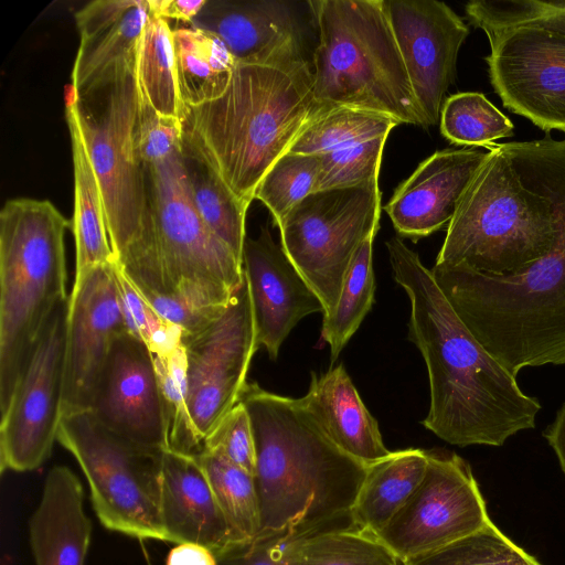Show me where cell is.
Wrapping results in <instances>:
<instances>
[{
    "label": "cell",
    "instance_id": "cell-24",
    "mask_svg": "<svg viewBox=\"0 0 565 565\" xmlns=\"http://www.w3.org/2000/svg\"><path fill=\"white\" fill-rule=\"evenodd\" d=\"M84 489L65 466L53 467L29 522L36 565H85L92 523L84 511Z\"/></svg>",
    "mask_w": 565,
    "mask_h": 565
},
{
    "label": "cell",
    "instance_id": "cell-16",
    "mask_svg": "<svg viewBox=\"0 0 565 565\" xmlns=\"http://www.w3.org/2000/svg\"><path fill=\"white\" fill-rule=\"evenodd\" d=\"M127 331L115 260L74 281L68 298L63 415L90 411L110 349Z\"/></svg>",
    "mask_w": 565,
    "mask_h": 565
},
{
    "label": "cell",
    "instance_id": "cell-9",
    "mask_svg": "<svg viewBox=\"0 0 565 565\" xmlns=\"http://www.w3.org/2000/svg\"><path fill=\"white\" fill-rule=\"evenodd\" d=\"M75 113L103 196L115 262L125 267L139 252L148 210L136 149L139 109L137 64L66 98Z\"/></svg>",
    "mask_w": 565,
    "mask_h": 565
},
{
    "label": "cell",
    "instance_id": "cell-19",
    "mask_svg": "<svg viewBox=\"0 0 565 565\" xmlns=\"http://www.w3.org/2000/svg\"><path fill=\"white\" fill-rule=\"evenodd\" d=\"M243 269L252 301L256 343L275 360L281 343L306 316L324 307L268 226L256 238H245Z\"/></svg>",
    "mask_w": 565,
    "mask_h": 565
},
{
    "label": "cell",
    "instance_id": "cell-3",
    "mask_svg": "<svg viewBox=\"0 0 565 565\" xmlns=\"http://www.w3.org/2000/svg\"><path fill=\"white\" fill-rule=\"evenodd\" d=\"M238 401L255 441L257 537L355 526L351 510L367 466L338 448L298 398L246 382Z\"/></svg>",
    "mask_w": 565,
    "mask_h": 565
},
{
    "label": "cell",
    "instance_id": "cell-23",
    "mask_svg": "<svg viewBox=\"0 0 565 565\" xmlns=\"http://www.w3.org/2000/svg\"><path fill=\"white\" fill-rule=\"evenodd\" d=\"M160 513L167 542L202 545L214 554L234 545L196 457L163 450Z\"/></svg>",
    "mask_w": 565,
    "mask_h": 565
},
{
    "label": "cell",
    "instance_id": "cell-31",
    "mask_svg": "<svg viewBox=\"0 0 565 565\" xmlns=\"http://www.w3.org/2000/svg\"><path fill=\"white\" fill-rule=\"evenodd\" d=\"M137 79L141 94L157 113L182 121L185 106L177 79L173 30L167 20L151 13L139 44Z\"/></svg>",
    "mask_w": 565,
    "mask_h": 565
},
{
    "label": "cell",
    "instance_id": "cell-26",
    "mask_svg": "<svg viewBox=\"0 0 565 565\" xmlns=\"http://www.w3.org/2000/svg\"><path fill=\"white\" fill-rule=\"evenodd\" d=\"M74 167L75 279L81 280L92 269L115 260L110 246L100 186L88 157L75 113L65 106Z\"/></svg>",
    "mask_w": 565,
    "mask_h": 565
},
{
    "label": "cell",
    "instance_id": "cell-15",
    "mask_svg": "<svg viewBox=\"0 0 565 565\" xmlns=\"http://www.w3.org/2000/svg\"><path fill=\"white\" fill-rule=\"evenodd\" d=\"M483 32L490 82L502 105L546 132H565V34L536 25Z\"/></svg>",
    "mask_w": 565,
    "mask_h": 565
},
{
    "label": "cell",
    "instance_id": "cell-28",
    "mask_svg": "<svg viewBox=\"0 0 565 565\" xmlns=\"http://www.w3.org/2000/svg\"><path fill=\"white\" fill-rule=\"evenodd\" d=\"M173 49L185 107L214 100L226 90L237 62L215 34L193 25L175 28Z\"/></svg>",
    "mask_w": 565,
    "mask_h": 565
},
{
    "label": "cell",
    "instance_id": "cell-35",
    "mask_svg": "<svg viewBox=\"0 0 565 565\" xmlns=\"http://www.w3.org/2000/svg\"><path fill=\"white\" fill-rule=\"evenodd\" d=\"M441 135L455 145L489 147L513 135L514 126L483 94L450 95L440 111Z\"/></svg>",
    "mask_w": 565,
    "mask_h": 565
},
{
    "label": "cell",
    "instance_id": "cell-33",
    "mask_svg": "<svg viewBox=\"0 0 565 565\" xmlns=\"http://www.w3.org/2000/svg\"><path fill=\"white\" fill-rule=\"evenodd\" d=\"M210 481L234 544L255 540L260 532V509L253 475L220 455L196 457Z\"/></svg>",
    "mask_w": 565,
    "mask_h": 565
},
{
    "label": "cell",
    "instance_id": "cell-4",
    "mask_svg": "<svg viewBox=\"0 0 565 565\" xmlns=\"http://www.w3.org/2000/svg\"><path fill=\"white\" fill-rule=\"evenodd\" d=\"M309 61L237 63L216 99L185 107L183 136L246 206L271 166L322 109Z\"/></svg>",
    "mask_w": 565,
    "mask_h": 565
},
{
    "label": "cell",
    "instance_id": "cell-22",
    "mask_svg": "<svg viewBox=\"0 0 565 565\" xmlns=\"http://www.w3.org/2000/svg\"><path fill=\"white\" fill-rule=\"evenodd\" d=\"M149 14L148 0H94L76 12L81 43L72 72L73 93L137 64Z\"/></svg>",
    "mask_w": 565,
    "mask_h": 565
},
{
    "label": "cell",
    "instance_id": "cell-46",
    "mask_svg": "<svg viewBox=\"0 0 565 565\" xmlns=\"http://www.w3.org/2000/svg\"><path fill=\"white\" fill-rule=\"evenodd\" d=\"M544 436L555 450L565 473V403L557 412L555 420L548 426Z\"/></svg>",
    "mask_w": 565,
    "mask_h": 565
},
{
    "label": "cell",
    "instance_id": "cell-29",
    "mask_svg": "<svg viewBox=\"0 0 565 565\" xmlns=\"http://www.w3.org/2000/svg\"><path fill=\"white\" fill-rule=\"evenodd\" d=\"M181 156L192 202L209 227L243 260L244 205L200 151L183 136Z\"/></svg>",
    "mask_w": 565,
    "mask_h": 565
},
{
    "label": "cell",
    "instance_id": "cell-10",
    "mask_svg": "<svg viewBox=\"0 0 565 565\" xmlns=\"http://www.w3.org/2000/svg\"><path fill=\"white\" fill-rule=\"evenodd\" d=\"M57 441L82 468L93 508L105 527L167 541L160 513L163 450L113 433L89 411L64 414Z\"/></svg>",
    "mask_w": 565,
    "mask_h": 565
},
{
    "label": "cell",
    "instance_id": "cell-17",
    "mask_svg": "<svg viewBox=\"0 0 565 565\" xmlns=\"http://www.w3.org/2000/svg\"><path fill=\"white\" fill-rule=\"evenodd\" d=\"M417 105L427 128L437 124L456 77L468 25L445 2L383 0Z\"/></svg>",
    "mask_w": 565,
    "mask_h": 565
},
{
    "label": "cell",
    "instance_id": "cell-1",
    "mask_svg": "<svg viewBox=\"0 0 565 565\" xmlns=\"http://www.w3.org/2000/svg\"><path fill=\"white\" fill-rule=\"evenodd\" d=\"M395 281L411 300L408 338L428 371L430 406L423 425L460 447L502 446L535 426L541 409L459 319L430 269L398 236L386 242Z\"/></svg>",
    "mask_w": 565,
    "mask_h": 565
},
{
    "label": "cell",
    "instance_id": "cell-12",
    "mask_svg": "<svg viewBox=\"0 0 565 565\" xmlns=\"http://www.w3.org/2000/svg\"><path fill=\"white\" fill-rule=\"evenodd\" d=\"M186 404L199 441L238 402L258 349L247 279L207 324L182 334Z\"/></svg>",
    "mask_w": 565,
    "mask_h": 565
},
{
    "label": "cell",
    "instance_id": "cell-43",
    "mask_svg": "<svg viewBox=\"0 0 565 565\" xmlns=\"http://www.w3.org/2000/svg\"><path fill=\"white\" fill-rule=\"evenodd\" d=\"M286 534L259 536L234 544L215 554L217 565H288L285 553Z\"/></svg>",
    "mask_w": 565,
    "mask_h": 565
},
{
    "label": "cell",
    "instance_id": "cell-25",
    "mask_svg": "<svg viewBox=\"0 0 565 565\" xmlns=\"http://www.w3.org/2000/svg\"><path fill=\"white\" fill-rule=\"evenodd\" d=\"M298 401L327 437L350 457L369 466L391 454L343 364L319 376L311 373L309 390Z\"/></svg>",
    "mask_w": 565,
    "mask_h": 565
},
{
    "label": "cell",
    "instance_id": "cell-5",
    "mask_svg": "<svg viewBox=\"0 0 565 565\" xmlns=\"http://www.w3.org/2000/svg\"><path fill=\"white\" fill-rule=\"evenodd\" d=\"M487 148L435 264L462 265L490 276L518 275L552 249L558 233L542 141Z\"/></svg>",
    "mask_w": 565,
    "mask_h": 565
},
{
    "label": "cell",
    "instance_id": "cell-8",
    "mask_svg": "<svg viewBox=\"0 0 565 565\" xmlns=\"http://www.w3.org/2000/svg\"><path fill=\"white\" fill-rule=\"evenodd\" d=\"M312 9L319 31L312 53L316 100L427 128L383 0H321Z\"/></svg>",
    "mask_w": 565,
    "mask_h": 565
},
{
    "label": "cell",
    "instance_id": "cell-34",
    "mask_svg": "<svg viewBox=\"0 0 565 565\" xmlns=\"http://www.w3.org/2000/svg\"><path fill=\"white\" fill-rule=\"evenodd\" d=\"M375 235L369 236L356 250L335 308L323 316L321 338L330 347L331 363L337 361L374 302L372 252Z\"/></svg>",
    "mask_w": 565,
    "mask_h": 565
},
{
    "label": "cell",
    "instance_id": "cell-21",
    "mask_svg": "<svg viewBox=\"0 0 565 565\" xmlns=\"http://www.w3.org/2000/svg\"><path fill=\"white\" fill-rule=\"evenodd\" d=\"M487 156L462 148L438 150L426 158L384 206L395 231L416 242L448 225Z\"/></svg>",
    "mask_w": 565,
    "mask_h": 565
},
{
    "label": "cell",
    "instance_id": "cell-32",
    "mask_svg": "<svg viewBox=\"0 0 565 565\" xmlns=\"http://www.w3.org/2000/svg\"><path fill=\"white\" fill-rule=\"evenodd\" d=\"M395 119L352 107L322 109L301 130L288 152L322 154L388 136Z\"/></svg>",
    "mask_w": 565,
    "mask_h": 565
},
{
    "label": "cell",
    "instance_id": "cell-45",
    "mask_svg": "<svg viewBox=\"0 0 565 565\" xmlns=\"http://www.w3.org/2000/svg\"><path fill=\"white\" fill-rule=\"evenodd\" d=\"M166 565H217V562L210 548L193 543H182L177 544L169 552Z\"/></svg>",
    "mask_w": 565,
    "mask_h": 565
},
{
    "label": "cell",
    "instance_id": "cell-18",
    "mask_svg": "<svg viewBox=\"0 0 565 565\" xmlns=\"http://www.w3.org/2000/svg\"><path fill=\"white\" fill-rule=\"evenodd\" d=\"M89 412L106 428L135 444L168 449L153 354L132 333L124 332L115 340Z\"/></svg>",
    "mask_w": 565,
    "mask_h": 565
},
{
    "label": "cell",
    "instance_id": "cell-7",
    "mask_svg": "<svg viewBox=\"0 0 565 565\" xmlns=\"http://www.w3.org/2000/svg\"><path fill=\"white\" fill-rule=\"evenodd\" d=\"M70 221L47 200L18 198L0 211V413L43 329L66 297Z\"/></svg>",
    "mask_w": 565,
    "mask_h": 565
},
{
    "label": "cell",
    "instance_id": "cell-44",
    "mask_svg": "<svg viewBox=\"0 0 565 565\" xmlns=\"http://www.w3.org/2000/svg\"><path fill=\"white\" fill-rule=\"evenodd\" d=\"M207 0H148L151 14L189 22L190 24L206 4Z\"/></svg>",
    "mask_w": 565,
    "mask_h": 565
},
{
    "label": "cell",
    "instance_id": "cell-14",
    "mask_svg": "<svg viewBox=\"0 0 565 565\" xmlns=\"http://www.w3.org/2000/svg\"><path fill=\"white\" fill-rule=\"evenodd\" d=\"M68 298L41 333L0 424V470L38 469L50 457L63 416Z\"/></svg>",
    "mask_w": 565,
    "mask_h": 565
},
{
    "label": "cell",
    "instance_id": "cell-38",
    "mask_svg": "<svg viewBox=\"0 0 565 565\" xmlns=\"http://www.w3.org/2000/svg\"><path fill=\"white\" fill-rule=\"evenodd\" d=\"M319 166L318 154L287 152L264 175L255 199L268 207L276 225L292 207L315 192Z\"/></svg>",
    "mask_w": 565,
    "mask_h": 565
},
{
    "label": "cell",
    "instance_id": "cell-6",
    "mask_svg": "<svg viewBox=\"0 0 565 565\" xmlns=\"http://www.w3.org/2000/svg\"><path fill=\"white\" fill-rule=\"evenodd\" d=\"M141 163L147 232L122 271L142 295L172 296L200 309L224 308L243 282V260L198 213L181 145L164 158Z\"/></svg>",
    "mask_w": 565,
    "mask_h": 565
},
{
    "label": "cell",
    "instance_id": "cell-11",
    "mask_svg": "<svg viewBox=\"0 0 565 565\" xmlns=\"http://www.w3.org/2000/svg\"><path fill=\"white\" fill-rule=\"evenodd\" d=\"M381 214L379 181L315 191L279 223L281 245L329 315L337 306L352 259L376 234Z\"/></svg>",
    "mask_w": 565,
    "mask_h": 565
},
{
    "label": "cell",
    "instance_id": "cell-42",
    "mask_svg": "<svg viewBox=\"0 0 565 565\" xmlns=\"http://www.w3.org/2000/svg\"><path fill=\"white\" fill-rule=\"evenodd\" d=\"M203 451L220 455L254 476V435L249 415L239 401L205 437Z\"/></svg>",
    "mask_w": 565,
    "mask_h": 565
},
{
    "label": "cell",
    "instance_id": "cell-36",
    "mask_svg": "<svg viewBox=\"0 0 565 565\" xmlns=\"http://www.w3.org/2000/svg\"><path fill=\"white\" fill-rule=\"evenodd\" d=\"M403 565H541L490 520L480 530Z\"/></svg>",
    "mask_w": 565,
    "mask_h": 565
},
{
    "label": "cell",
    "instance_id": "cell-20",
    "mask_svg": "<svg viewBox=\"0 0 565 565\" xmlns=\"http://www.w3.org/2000/svg\"><path fill=\"white\" fill-rule=\"evenodd\" d=\"M297 4L282 0H207L190 25L215 34L237 63H300L308 60Z\"/></svg>",
    "mask_w": 565,
    "mask_h": 565
},
{
    "label": "cell",
    "instance_id": "cell-30",
    "mask_svg": "<svg viewBox=\"0 0 565 565\" xmlns=\"http://www.w3.org/2000/svg\"><path fill=\"white\" fill-rule=\"evenodd\" d=\"M285 553L288 565H403L381 540L356 526L287 536Z\"/></svg>",
    "mask_w": 565,
    "mask_h": 565
},
{
    "label": "cell",
    "instance_id": "cell-27",
    "mask_svg": "<svg viewBox=\"0 0 565 565\" xmlns=\"http://www.w3.org/2000/svg\"><path fill=\"white\" fill-rule=\"evenodd\" d=\"M427 463L428 451L408 448L369 465L351 510L355 526L379 533L419 486Z\"/></svg>",
    "mask_w": 565,
    "mask_h": 565
},
{
    "label": "cell",
    "instance_id": "cell-41",
    "mask_svg": "<svg viewBox=\"0 0 565 565\" xmlns=\"http://www.w3.org/2000/svg\"><path fill=\"white\" fill-rule=\"evenodd\" d=\"M121 307L130 333L138 337L153 355H168L182 344V331L162 319L115 262Z\"/></svg>",
    "mask_w": 565,
    "mask_h": 565
},
{
    "label": "cell",
    "instance_id": "cell-40",
    "mask_svg": "<svg viewBox=\"0 0 565 565\" xmlns=\"http://www.w3.org/2000/svg\"><path fill=\"white\" fill-rule=\"evenodd\" d=\"M387 137L318 154L315 191L367 185L379 181Z\"/></svg>",
    "mask_w": 565,
    "mask_h": 565
},
{
    "label": "cell",
    "instance_id": "cell-13",
    "mask_svg": "<svg viewBox=\"0 0 565 565\" xmlns=\"http://www.w3.org/2000/svg\"><path fill=\"white\" fill-rule=\"evenodd\" d=\"M489 521L470 466L455 452L428 451L419 486L375 536L403 564L447 546Z\"/></svg>",
    "mask_w": 565,
    "mask_h": 565
},
{
    "label": "cell",
    "instance_id": "cell-2",
    "mask_svg": "<svg viewBox=\"0 0 565 565\" xmlns=\"http://www.w3.org/2000/svg\"><path fill=\"white\" fill-rule=\"evenodd\" d=\"M558 233L524 271L490 276L462 265L431 275L477 341L514 377L525 366L565 364V138L541 139Z\"/></svg>",
    "mask_w": 565,
    "mask_h": 565
},
{
    "label": "cell",
    "instance_id": "cell-39",
    "mask_svg": "<svg viewBox=\"0 0 565 565\" xmlns=\"http://www.w3.org/2000/svg\"><path fill=\"white\" fill-rule=\"evenodd\" d=\"M465 11L482 31L536 25L565 34V0H472Z\"/></svg>",
    "mask_w": 565,
    "mask_h": 565
},
{
    "label": "cell",
    "instance_id": "cell-37",
    "mask_svg": "<svg viewBox=\"0 0 565 565\" xmlns=\"http://www.w3.org/2000/svg\"><path fill=\"white\" fill-rule=\"evenodd\" d=\"M163 401L168 449L198 457L199 441L186 404L185 354L183 345L168 355H153Z\"/></svg>",
    "mask_w": 565,
    "mask_h": 565
}]
</instances>
